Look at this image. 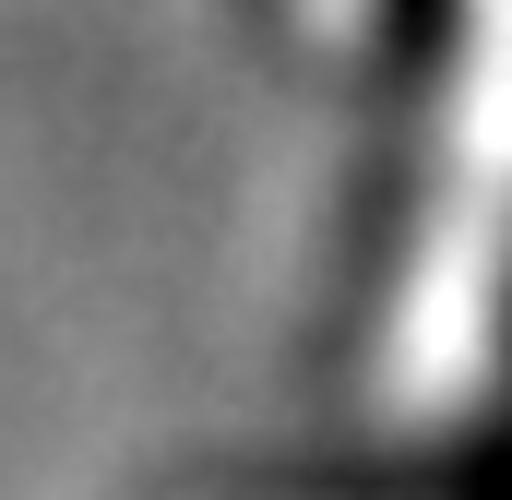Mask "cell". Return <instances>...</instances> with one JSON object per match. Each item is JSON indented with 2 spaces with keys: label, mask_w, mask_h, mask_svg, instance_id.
Segmentation results:
<instances>
[{
  "label": "cell",
  "mask_w": 512,
  "mask_h": 500,
  "mask_svg": "<svg viewBox=\"0 0 512 500\" xmlns=\"http://www.w3.org/2000/svg\"><path fill=\"white\" fill-rule=\"evenodd\" d=\"M274 12V36L298 48V60H322V72H382L417 48V24H429V0H262Z\"/></svg>",
  "instance_id": "2"
},
{
  "label": "cell",
  "mask_w": 512,
  "mask_h": 500,
  "mask_svg": "<svg viewBox=\"0 0 512 500\" xmlns=\"http://www.w3.org/2000/svg\"><path fill=\"white\" fill-rule=\"evenodd\" d=\"M417 108L358 250V393L405 441H489L512 405V0H429Z\"/></svg>",
  "instance_id": "1"
}]
</instances>
